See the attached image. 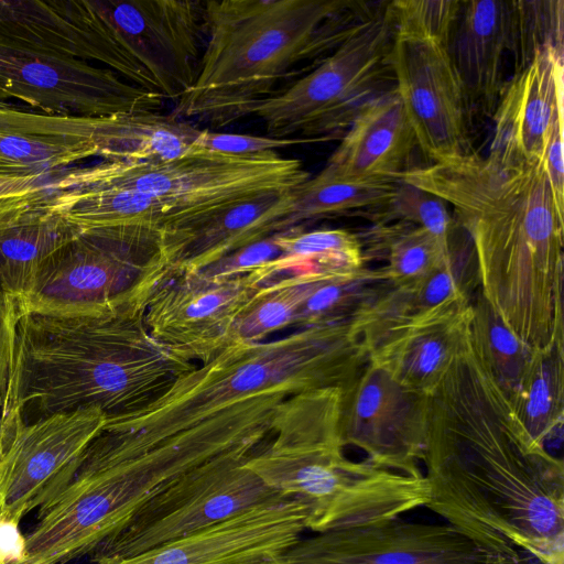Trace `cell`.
Listing matches in <instances>:
<instances>
[{"label":"cell","instance_id":"obj_6","mask_svg":"<svg viewBox=\"0 0 564 564\" xmlns=\"http://www.w3.org/2000/svg\"><path fill=\"white\" fill-rule=\"evenodd\" d=\"M308 177L301 161L273 151L243 156L191 149L166 162L102 161L72 169L47 188L121 187L151 195L167 213L161 240L249 199L294 189Z\"/></svg>","mask_w":564,"mask_h":564},{"label":"cell","instance_id":"obj_35","mask_svg":"<svg viewBox=\"0 0 564 564\" xmlns=\"http://www.w3.org/2000/svg\"><path fill=\"white\" fill-rule=\"evenodd\" d=\"M327 141L323 138H271L200 130L191 149L227 155H256L278 149Z\"/></svg>","mask_w":564,"mask_h":564},{"label":"cell","instance_id":"obj_30","mask_svg":"<svg viewBox=\"0 0 564 564\" xmlns=\"http://www.w3.org/2000/svg\"><path fill=\"white\" fill-rule=\"evenodd\" d=\"M326 275L301 271L263 284L236 322L232 344L264 341L272 333L293 326L299 310Z\"/></svg>","mask_w":564,"mask_h":564},{"label":"cell","instance_id":"obj_21","mask_svg":"<svg viewBox=\"0 0 564 564\" xmlns=\"http://www.w3.org/2000/svg\"><path fill=\"white\" fill-rule=\"evenodd\" d=\"M471 301L397 324L367 346L369 360L404 387L429 394L470 333Z\"/></svg>","mask_w":564,"mask_h":564},{"label":"cell","instance_id":"obj_3","mask_svg":"<svg viewBox=\"0 0 564 564\" xmlns=\"http://www.w3.org/2000/svg\"><path fill=\"white\" fill-rule=\"evenodd\" d=\"M165 279L156 259L97 315H23L1 412L18 410L26 423L88 406L115 416L144 405L193 370L197 362L158 341L145 324L149 300Z\"/></svg>","mask_w":564,"mask_h":564},{"label":"cell","instance_id":"obj_39","mask_svg":"<svg viewBox=\"0 0 564 564\" xmlns=\"http://www.w3.org/2000/svg\"><path fill=\"white\" fill-rule=\"evenodd\" d=\"M20 523L0 520V564H20L25 552V538Z\"/></svg>","mask_w":564,"mask_h":564},{"label":"cell","instance_id":"obj_20","mask_svg":"<svg viewBox=\"0 0 564 564\" xmlns=\"http://www.w3.org/2000/svg\"><path fill=\"white\" fill-rule=\"evenodd\" d=\"M43 186L0 200V289L18 305L82 235L52 206Z\"/></svg>","mask_w":564,"mask_h":564},{"label":"cell","instance_id":"obj_13","mask_svg":"<svg viewBox=\"0 0 564 564\" xmlns=\"http://www.w3.org/2000/svg\"><path fill=\"white\" fill-rule=\"evenodd\" d=\"M134 148L128 115L76 117L0 107V176L42 180L89 158L126 161Z\"/></svg>","mask_w":564,"mask_h":564},{"label":"cell","instance_id":"obj_36","mask_svg":"<svg viewBox=\"0 0 564 564\" xmlns=\"http://www.w3.org/2000/svg\"><path fill=\"white\" fill-rule=\"evenodd\" d=\"M281 250L275 235L238 249L200 270L209 275L230 278L251 272L276 260Z\"/></svg>","mask_w":564,"mask_h":564},{"label":"cell","instance_id":"obj_31","mask_svg":"<svg viewBox=\"0 0 564 564\" xmlns=\"http://www.w3.org/2000/svg\"><path fill=\"white\" fill-rule=\"evenodd\" d=\"M470 334L496 380L509 397L517 388L533 348L506 327L480 292L471 302Z\"/></svg>","mask_w":564,"mask_h":564},{"label":"cell","instance_id":"obj_2","mask_svg":"<svg viewBox=\"0 0 564 564\" xmlns=\"http://www.w3.org/2000/svg\"><path fill=\"white\" fill-rule=\"evenodd\" d=\"M400 181L453 208L471 245L479 292L509 330L533 349L564 339V212L542 161L474 153L414 166Z\"/></svg>","mask_w":564,"mask_h":564},{"label":"cell","instance_id":"obj_40","mask_svg":"<svg viewBox=\"0 0 564 564\" xmlns=\"http://www.w3.org/2000/svg\"><path fill=\"white\" fill-rule=\"evenodd\" d=\"M486 564H511V563L488 561ZM522 564H539V563L533 561V560H530V561H527V562H524Z\"/></svg>","mask_w":564,"mask_h":564},{"label":"cell","instance_id":"obj_41","mask_svg":"<svg viewBox=\"0 0 564 564\" xmlns=\"http://www.w3.org/2000/svg\"><path fill=\"white\" fill-rule=\"evenodd\" d=\"M9 106H15V105H14V104H12V102L1 101V100H0V107H9Z\"/></svg>","mask_w":564,"mask_h":564},{"label":"cell","instance_id":"obj_29","mask_svg":"<svg viewBox=\"0 0 564 564\" xmlns=\"http://www.w3.org/2000/svg\"><path fill=\"white\" fill-rule=\"evenodd\" d=\"M372 251L383 253L388 264L380 269L386 283L413 282L451 260L455 250L445 249L425 229L405 221L378 223L367 234Z\"/></svg>","mask_w":564,"mask_h":564},{"label":"cell","instance_id":"obj_5","mask_svg":"<svg viewBox=\"0 0 564 564\" xmlns=\"http://www.w3.org/2000/svg\"><path fill=\"white\" fill-rule=\"evenodd\" d=\"M341 388L307 390L281 403L273 437L245 467L267 487L300 497L311 508L308 530L319 533L384 522L426 506L423 475L411 476L344 454Z\"/></svg>","mask_w":564,"mask_h":564},{"label":"cell","instance_id":"obj_27","mask_svg":"<svg viewBox=\"0 0 564 564\" xmlns=\"http://www.w3.org/2000/svg\"><path fill=\"white\" fill-rule=\"evenodd\" d=\"M398 185L399 182L389 181H349L321 171L293 191L286 229L300 228L306 221L340 216H361L371 220L391 203Z\"/></svg>","mask_w":564,"mask_h":564},{"label":"cell","instance_id":"obj_19","mask_svg":"<svg viewBox=\"0 0 564 564\" xmlns=\"http://www.w3.org/2000/svg\"><path fill=\"white\" fill-rule=\"evenodd\" d=\"M563 61L562 52L547 48L506 82L488 156L502 163L542 161L551 130L564 117Z\"/></svg>","mask_w":564,"mask_h":564},{"label":"cell","instance_id":"obj_22","mask_svg":"<svg viewBox=\"0 0 564 564\" xmlns=\"http://www.w3.org/2000/svg\"><path fill=\"white\" fill-rule=\"evenodd\" d=\"M294 189L249 199L161 239L156 253L169 278L200 271L238 249L288 231Z\"/></svg>","mask_w":564,"mask_h":564},{"label":"cell","instance_id":"obj_15","mask_svg":"<svg viewBox=\"0 0 564 564\" xmlns=\"http://www.w3.org/2000/svg\"><path fill=\"white\" fill-rule=\"evenodd\" d=\"M310 505L279 495L141 554L100 564H274L308 530Z\"/></svg>","mask_w":564,"mask_h":564},{"label":"cell","instance_id":"obj_16","mask_svg":"<svg viewBox=\"0 0 564 564\" xmlns=\"http://www.w3.org/2000/svg\"><path fill=\"white\" fill-rule=\"evenodd\" d=\"M155 260L156 250L80 235L19 304L21 317L97 315L127 294Z\"/></svg>","mask_w":564,"mask_h":564},{"label":"cell","instance_id":"obj_42","mask_svg":"<svg viewBox=\"0 0 564 564\" xmlns=\"http://www.w3.org/2000/svg\"><path fill=\"white\" fill-rule=\"evenodd\" d=\"M1 432H2V422L0 420V437H1Z\"/></svg>","mask_w":564,"mask_h":564},{"label":"cell","instance_id":"obj_24","mask_svg":"<svg viewBox=\"0 0 564 564\" xmlns=\"http://www.w3.org/2000/svg\"><path fill=\"white\" fill-rule=\"evenodd\" d=\"M510 1L460 0L447 50L474 111L492 116L506 84Z\"/></svg>","mask_w":564,"mask_h":564},{"label":"cell","instance_id":"obj_12","mask_svg":"<svg viewBox=\"0 0 564 564\" xmlns=\"http://www.w3.org/2000/svg\"><path fill=\"white\" fill-rule=\"evenodd\" d=\"M47 115L109 117L159 112L165 99L91 63L0 48V100Z\"/></svg>","mask_w":564,"mask_h":564},{"label":"cell","instance_id":"obj_26","mask_svg":"<svg viewBox=\"0 0 564 564\" xmlns=\"http://www.w3.org/2000/svg\"><path fill=\"white\" fill-rule=\"evenodd\" d=\"M514 414L538 441L562 438L564 423V339L535 348L514 391Z\"/></svg>","mask_w":564,"mask_h":564},{"label":"cell","instance_id":"obj_1","mask_svg":"<svg viewBox=\"0 0 564 564\" xmlns=\"http://www.w3.org/2000/svg\"><path fill=\"white\" fill-rule=\"evenodd\" d=\"M427 509L489 561L564 562V466L519 421L469 336L427 394Z\"/></svg>","mask_w":564,"mask_h":564},{"label":"cell","instance_id":"obj_37","mask_svg":"<svg viewBox=\"0 0 564 564\" xmlns=\"http://www.w3.org/2000/svg\"><path fill=\"white\" fill-rule=\"evenodd\" d=\"M21 313L15 299L0 289V409L7 395L18 323Z\"/></svg>","mask_w":564,"mask_h":564},{"label":"cell","instance_id":"obj_10","mask_svg":"<svg viewBox=\"0 0 564 564\" xmlns=\"http://www.w3.org/2000/svg\"><path fill=\"white\" fill-rule=\"evenodd\" d=\"M274 261L230 278L197 271L165 279L149 300L148 329L188 360H210L232 344L236 322L253 295L280 276Z\"/></svg>","mask_w":564,"mask_h":564},{"label":"cell","instance_id":"obj_43","mask_svg":"<svg viewBox=\"0 0 564 564\" xmlns=\"http://www.w3.org/2000/svg\"><path fill=\"white\" fill-rule=\"evenodd\" d=\"M274 564H283V563H281L280 561H278V562H275Z\"/></svg>","mask_w":564,"mask_h":564},{"label":"cell","instance_id":"obj_38","mask_svg":"<svg viewBox=\"0 0 564 564\" xmlns=\"http://www.w3.org/2000/svg\"><path fill=\"white\" fill-rule=\"evenodd\" d=\"M563 122L564 118L555 121L542 156L553 197L562 212H564Z\"/></svg>","mask_w":564,"mask_h":564},{"label":"cell","instance_id":"obj_14","mask_svg":"<svg viewBox=\"0 0 564 564\" xmlns=\"http://www.w3.org/2000/svg\"><path fill=\"white\" fill-rule=\"evenodd\" d=\"M427 394L398 382L369 359L341 388L340 437L344 447L362 451L371 464L423 475Z\"/></svg>","mask_w":564,"mask_h":564},{"label":"cell","instance_id":"obj_32","mask_svg":"<svg viewBox=\"0 0 564 564\" xmlns=\"http://www.w3.org/2000/svg\"><path fill=\"white\" fill-rule=\"evenodd\" d=\"M563 44V1H510L509 54L513 59V73L525 68L547 48L564 53Z\"/></svg>","mask_w":564,"mask_h":564},{"label":"cell","instance_id":"obj_17","mask_svg":"<svg viewBox=\"0 0 564 564\" xmlns=\"http://www.w3.org/2000/svg\"><path fill=\"white\" fill-rule=\"evenodd\" d=\"M279 561L283 564H486L489 560L447 523L399 517L302 538Z\"/></svg>","mask_w":564,"mask_h":564},{"label":"cell","instance_id":"obj_7","mask_svg":"<svg viewBox=\"0 0 564 564\" xmlns=\"http://www.w3.org/2000/svg\"><path fill=\"white\" fill-rule=\"evenodd\" d=\"M395 34L391 1L303 77L256 101L240 115L264 122L271 138L341 139L367 102L390 89L391 50Z\"/></svg>","mask_w":564,"mask_h":564},{"label":"cell","instance_id":"obj_8","mask_svg":"<svg viewBox=\"0 0 564 564\" xmlns=\"http://www.w3.org/2000/svg\"><path fill=\"white\" fill-rule=\"evenodd\" d=\"M252 454H228L188 473L105 541L90 561L100 564L141 554L281 495L245 467Z\"/></svg>","mask_w":564,"mask_h":564},{"label":"cell","instance_id":"obj_11","mask_svg":"<svg viewBox=\"0 0 564 564\" xmlns=\"http://www.w3.org/2000/svg\"><path fill=\"white\" fill-rule=\"evenodd\" d=\"M391 67L394 88L417 148L431 162L445 163L476 153L473 147L475 111L447 44L395 31Z\"/></svg>","mask_w":564,"mask_h":564},{"label":"cell","instance_id":"obj_4","mask_svg":"<svg viewBox=\"0 0 564 564\" xmlns=\"http://www.w3.org/2000/svg\"><path fill=\"white\" fill-rule=\"evenodd\" d=\"M377 3L205 1L197 76L172 115L218 127L239 119L247 107L276 94L282 80L311 72L361 26Z\"/></svg>","mask_w":564,"mask_h":564},{"label":"cell","instance_id":"obj_28","mask_svg":"<svg viewBox=\"0 0 564 564\" xmlns=\"http://www.w3.org/2000/svg\"><path fill=\"white\" fill-rule=\"evenodd\" d=\"M275 241L281 250L274 261L280 275L301 271L348 275L366 268L361 239L346 229L294 228L275 234Z\"/></svg>","mask_w":564,"mask_h":564},{"label":"cell","instance_id":"obj_34","mask_svg":"<svg viewBox=\"0 0 564 564\" xmlns=\"http://www.w3.org/2000/svg\"><path fill=\"white\" fill-rule=\"evenodd\" d=\"M391 6L398 33L448 44L460 0H397Z\"/></svg>","mask_w":564,"mask_h":564},{"label":"cell","instance_id":"obj_18","mask_svg":"<svg viewBox=\"0 0 564 564\" xmlns=\"http://www.w3.org/2000/svg\"><path fill=\"white\" fill-rule=\"evenodd\" d=\"M0 48L113 68L111 29L98 1H0Z\"/></svg>","mask_w":564,"mask_h":564},{"label":"cell","instance_id":"obj_9","mask_svg":"<svg viewBox=\"0 0 564 564\" xmlns=\"http://www.w3.org/2000/svg\"><path fill=\"white\" fill-rule=\"evenodd\" d=\"M0 420V520L20 523L69 484L107 415L88 406L29 423L9 410Z\"/></svg>","mask_w":564,"mask_h":564},{"label":"cell","instance_id":"obj_25","mask_svg":"<svg viewBox=\"0 0 564 564\" xmlns=\"http://www.w3.org/2000/svg\"><path fill=\"white\" fill-rule=\"evenodd\" d=\"M456 252L431 273L406 284L382 283L355 315L352 322L367 346L388 328L420 317L459 300L470 299L477 270Z\"/></svg>","mask_w":564,"mask_h":564},{"label":"cell","instance_id":"obj_33","mask_svg":"<svg viewBox=\"0 0 564 564\" xmlns=\"http://www.w3.org/2000/svg\"><path fill=\"white\" fill-rule=\"evenodd\" d=\"M371 221H405L415 225L434 236L445 249H453L452 236L456 223L449 214L447 204L409 183L399 181L398 191L391 203Z\"/></svg>","mask_w":564,"mask_h":564},{"label":"cell","instance_id":"obj_23","mask_svg":"<svg viewBox=\"0 0 564 564\" xmlns=\"http://www.w3.org/2000/svg\"><path fill=\"white\" fill-rule=\"evenodd\" d=\"M416 148L402 100L392 86L365 105L322 171L349 181L399 182L413 169Z\"/></svg>","mask_w":564,"mask_h":564}]
</instances>
